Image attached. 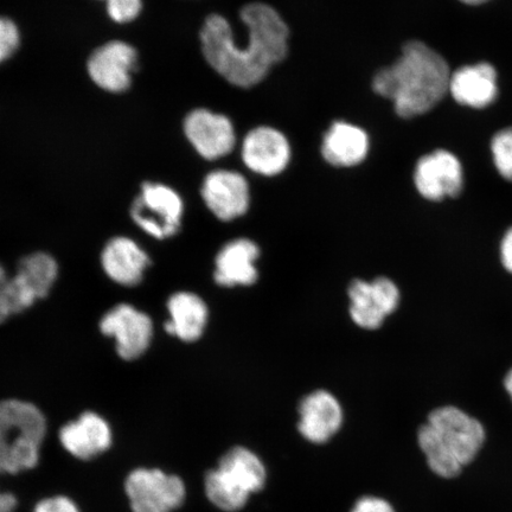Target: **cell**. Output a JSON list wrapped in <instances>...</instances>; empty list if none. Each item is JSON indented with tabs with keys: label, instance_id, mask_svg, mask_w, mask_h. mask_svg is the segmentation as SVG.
Returning <instances> with one entry per match:
<instances>
[{
	"label": "cell",
	"instance_id": "18",
	"mask_svg": "<svg viewBox=\"0 0 512 512\" xmlns=\"http://www.w3.org/2000/svg\"><path fill=\"white\" fill-rule=\"evenodd\" d=\"M60 441L75 458L89 460L111 447L112 431L100 415L87 412L61 428Z\"/></svg>",
	"mask_w": 512,
	"mask_h": 512
},
{
	"label": "cell",
	"instance_id": "2",
	"mask_svg": "<svg viewBox=\"0 0 512 512\" xmlns=\"http://www.w3.org/2000/svg\"><path fill=\"white\" fill-rule=\"evenodd\" d=\"M451 75L443 56L424 42L411 41L398 61L376 74L373 89L394 102L399 117L411 119L430 112L443 100Z\"/></svg>",
	"mask_w": 512,
	"mask_h": 512
},
{
	"label": "cell",
	"instance_id": "32",
	"mask_svg": "<svg viewBox=\"0 0 512 512\" xmlns=\"http://www.w3.org/2000/svg\"><path fill=\"white\" fill-rule=\"evenodd\" d=\"M460 2H462L466 5L478 6V5L488 3L489 0H460Z\"/></svg>",
	"mask_w": 512,
	"mask_h": 512
},
{
	"label": "cell",
	"instance_id": "16",
	"mask_svg": "<svg viewBox=\"0 0 512 512\" xmlns=\"http://www.w3.org/2000/svg\"><path fill=\"white\" fill-rule=\"evenodd\" d=\"M260 248L249 239H236L224 245L216 256L214 279L223 287L252 286L258 281L256 261Z\"/></svg>",
	"mask_w": 512,
	"mask_h": 512
},
{
	"label": "cell",
	"instance_id": "26",
	"mask_svg": "<svg viewBox=\"0 0 512 512\" xmlns=\"http://www.w3.org/2000/svg\"><path fill=\"white\" fill-rule=\"evenodd\" d=\"M34 512H80L69 498L59 496L44 499L36 505Z\"/></svg>",
	"mask_w": 512,
	"mask_h": 512
},
{
	"label": "cell",
	"instance_id": "14",
	"mask_svg": "<svg viewBox=\"0 0 512 512\" xmlns=\"http://www.w3.org/2000/svg\"><path fill=\"white\" fill-rule=\"evenodd\" d=\"M342 424L341 403L328 390H316L300 402L298 430L311 443H326L334 437Z\"/></svg>",
	"mask_w": 512,
	"mask_h": 512
},
{
	"label": "cell",
	"instance_id": "1",
	"mask_svg": "<svg viewBox=\"0 0 512 512\" xmlns=\"http://www.w3.org/2000/svg\"><path fill=\"white\" fill-rule=\"evenodd\" d=\"M240 16L248 29L245 47L236 46L226 18L211 15L201 30L202 53L211 68L232 85L249 88L285 59L290 31L278 12L264 3L246 5Z\"/></svg>",
	"mask_w": 512,
	"mask_h": 512
},
{
	"label": "cell",
	"instance_id": "22",
	"mask_svg": "<svg viewBox=\"0 0 512 512\" xmlns=\"http://www.w3.org/2000/svg\"><path fill=\"white\" fill-rule=\"evenodd\" d=\"M59 274V266L53 256L34 253L25 256L17 266L16 277L22 281L36 300L46 298Z\"/></svg>",
	"mask_w": 512,
	"mask_h": 512
},
{
	"label": "cell",
	"instance_id": "9",
	"mask_svg": "<svg viewBox=\"0 0 512 512\" xmlns=\"http://www.w3.org/2000/svg\"><path fill=\"white\" fill-rule=\"evenodd\" d=\"M100 331L114 338L118 355L126 361L137 360L149 349L153 323L146 313L128 304H119L108 311L100 322Z\"/></svg>",
	"mask_w": 512,
	"mask_h": 512
},
{
	"label": "cell",
	"instance_id": "17",
	"mask_svg": "<svg viewBox=\"0 0 512 512\" xmlns=\"http://www.w3.org/2000/svg\"><path fill=\"white\" fill-rule=\"evenodd\" d=\"M448 92L459 105L476 110L494 104L498 95L495 67L490 63L480 62L458 69L451 75Z\"/></svg>",
	"mask_w": 512,
	"mask_h": 512
},
{
	"label": "cell",
	"instance_id": "6",
	"mask_svg": "<svg viewBox=\"0 0 512 512\" xmlns=\"http://www.w3.org/2000/svg\"><path fill=\"white\" fill-rule=\"evenodd\" d=\"M183 210L182 198L174 189L164 184L144 183L132 204L131 216L145 233L164 240L181 229Z\"/></svg>",
	"mask_w": 512,
	"mask_h": 512
},
{
	"label": "cell",
	"instance_id": "23",
	"mask_svg": "<svg viewBox=\"0 0 512 512\" xmlns=\"http://www.w3.org/2000/svg\"><path fill=\"white\" fill-rule=\"evenodd\" d=\"M491 152L498 174L512 182V127L504 128L492 138Z\"/></svg>",
	"mask_w": 512,
	"mask_h": 512
},
{
	"label": "cell",
	"instance_id": "5",
	"mask_svg": "<svg viewBox=\"0 0 512 512\" xmlns=\"http://www.w3.org/2000/svg\"><path fill=\"white\" fill-rule=\"evenodd\" d=\"M266 469L260 458L245 447H234L221 458L219 467L206 477V494L215 507L235 512L249 496L264 489Z\"/></svg>",
	"mask_w": 512,
	"mask_h": 512
},
{
	"label": "cell",
	"instance_id": "25",
	"mask_svg": "<svg viewBox=\"0 0 512 512\" xmlns=\"http://www.w3.org/2000/svg\"><path fill=\"white\" fill-rule=\"evenodd\" d=\"M19 46V31L9 18L0 17V62L8 60Z\"/></svg>",
	"mask_w": 512,
	"mask_h": 512
},
{
	"label": "cell",
	"instance_id": "3",
	"mask_svg": "<svg viewBox=\"0 0 512 512\" xmlns=\"http://www.w3.org/2000/svg\"><path fill=\"white\" fill-rule=\"evenodd\" d=\"M485 438L482 422L456 406L435 408L418 432L428 465L446 479L459 476L476 459Z\"/></svg>",
	"mask_w": 512,
	"mask_h": 512
},
{
	"label": "cell",
	"instance_id": "13",
	"mask_svg": "<svg viewBox=\"0 0 512 512\" xmlns=\"http://www.w3.org/2000/svg\"><path fill=\"white\" fill-rule=\"evenodd\" d=\"M185 136L203 158L215 160L229 155L235 146L233 124L224 115L196 110L184 121Z\"/></svg>",
	"mask_w": 512,
	"mask_h": 512
},
{
	"label": "cell",
	"instance_id": "12",
	"mask_svg": "<svg viewBox=\"0 0 512 512\" xmlns=\"http://www.w3.org/2000/svg\"><path fill=\"white\" fill-rule=\"evenodd\" d=\"M137 61L136 49L125 42L113 41L94 51L88 61V73L100 88L120 93L131 86Z\"/></svg>",
	"mask_w": 512,
	"mask_h": 512
},
{
	"label": "cell",
	"instance_id": "7",
	"mask_svg": "<svg viewBox=\"0 0 512 512\" xmlns=\"http://www.w3.org/2000/svg\"><path fill=\"white\" fill-rule=\"evenodd\" d=\"M348 297L352 322L364 330H377L398 310L401 294L393 280L381 277L373 281H352Z\"/></svg>",
	"mask_w": 512,
	"mask_h": 512
},
{
	"label": "cell",
	"instance_id": "24",
	"mask_svg": "<svg viewBox=\"0 0 512 512\" xmlns=\"http://www.w3.org/2000/svg\"><path fill=\"white\" fill-rule=\"evenodd\" d=\"M143 8V0H107L108 15L117 23L134 21Z\"/></svg>",
	"mask_w": 512,
	"mask_h": 512
},
{
	"label": "cell",
	"instance_id": "11",
	"mask_svg": "<svg viewBox=\"0 0 512 512\" xmlns=\"http://www.w3.org/2000/svg\"><path fill=\"white\" fill-rule=\"evenodd\" d=\"M201 195L217 219L228 222L245 215L249 208V187L238 172L219 170L204 179Z\"/></svg>",
	"mask_w": 512,
	"mask_h": 512
},
{
	"label": "cell",
	"instance_id": "19",
	"mask_svg": "<svg viewBox=\"0 0 512 512\" xmlns=\"http://www.w3.org/2000/svg\"><path fill=\"white\" fill-rule=\"evenodd\" d=\"M149 265V255L124 236L112 239L101 253V266L107 277L121 286L133 287L142 283Z\"/></svg>",
	"mask_w": 512,
	"mask_h": 512
},
{
	"label": "cell",
	"instance_id": "29",
	"mask_svg": "<svg viewBox=\"0 0 512 512\" xmlns=\"http://www.w3.org/2000/svg\"><path fill=\"white\" fill-rule=\"evenodd\" d=\"M499 260L505 272L512 275V227L504 233L499 243Z\"/></svg>",
	"mask_w": 512,
	"mask_h": 512
},
{
	"label": "cell",
	"instance_id": "10",
	"mask_svg": "<svg viewBox=\"0 0 512 512\" xmlns=\"http://www.w3.org/2000/svg\"><path fill=\"white\" fill-rule=\"evenodd\" d=\"M414 184L425 200L440 202L456 198L464 190V172L453 153L438 150L422 157L416 164Z\"/></svg>",
	"mask_w": 512,
	"mask_h": 512
},
{
	"label": "cell",
	"instance_id": "4",
	"mask_svg": "<svg viewBox=\"0 0 512 512\" xmlns=\"http://www.w3.org/2000/svg\"><path fill=\"white\" fill-rule=\"evenodd\" d=\"M46 432V418L32 403L0 402V473L34 469Z\"/></svg>",
	"mask_w": 512,
	"mask_h": 512
},
{
	"label": "cell",
	"instance_id": "21",
	"mask_svg": "<svg viewBox=\"0 0 512 512\" xmlns=\"http://www.w3.org/2000/svg\"><path fill=\"white\" fill-rule=\"evenodd\" d=\"M369 138L362 128L337 121L326 132L322 153L326 162L338 168L361 164L367 157Z\"/></svg>",
	"mask_w": 512,
	"mask_h": 512
},
{
	"label": "cell",
	"instance_id": "27",
	"mask_svg": "<svg viewBox=\"0 0 512 512\" xmlns=\"http://www.w3.org/2000/svg\"><path fill=\"white\" fill-rule=\"evenodd\" d=\"M10 277L5 268L0 264V324L12 316L9 293Z\"/></svg>",
	"mask_w": 512,
	"mask_h": 512
},
{
	"label": "cell",
	"instance_id": "20",
	"mask_svg": "<svg viewBox=\"0 0 512 512\" xmlns=\"http://www.w3.org/2000/svg\"><path fill=\"white\" fill-rule=\"evenodd\" d=\"M170 319L165 323V331L183 342H196L204 334L208 324L209 310L197 294L178 292L168 302Z\"/></svg>",
	"mask_w": 512,
	"mask_h": 512
},
{
	"label": "cell",
	"instance_id": "8",
	"mask_svg": "<svg viewBox=\"0 0 512 512\" xmlns=\"http://www.w3.org/2000/svg\"><path fill=\"white\" fill-rule=\"evenodd\" d=\"M125 488L133 512H171L181 507L185 498L182 479L160 470L133 471Z\"/></svg>",
	"mask_w": 512,
	"mask_h": 512
},
{
	"label": "cell",
	"instance_id": "15",
	"mask_svg": "<svg viewBox=\"0 0 512 512\" xmlns=\"http://www.w3.org/2000/svg\"><path fill=\"white\" fill-rule=\"evenodd\" d=\"M290 157V144L284 134L274 128H255L243 140V162L256 174L278 175L286 169Z\"/></svg>",
	"mask_w": 512,
	"mask_h": 512
},
{
	"label": "cell",
	"instance_id": "28",
	"mask_svg": "<svg viewBox=\"0 0 512 512\" xmlns=\"http://www.w3.org/2000/svg\"><path fill=\"white\" fill-rule=\"evenodd\" d=\"M351 512H395L388 502L379 497H363Z\"/></svg>",
	"mask_w": 512,
	"mask_h": 512
},
{
	"label": "cell",
	"instance_id": "31",
	"mask_svg": "<svg viewBox=\"0 0 512 512\" xmlns=\"http://www.w3.org/2000/svg\"><path fill=\"white\" fill-rule=\"evenodd\" d=\"M503 388L505 392H507L510 400L512 401V368L504 376Z\"/></svg>",
	"mask_w": 512,
	"mask_h": 512
},
{
	"label": "cell",
	"instance_id": "30",
	"mask_svg": "<svg viewBox=\"0 0 512 512\" xmlns=\"http://www.w3.org/2000/svg\"><path fill=\"white\" fill-rule=\"evenodd\" d=\"M17 507V499L9 492H0V512H14Z\"/></svg>",
	"mask_w": 512,
	"mask_h": 512
}]
</instances>
